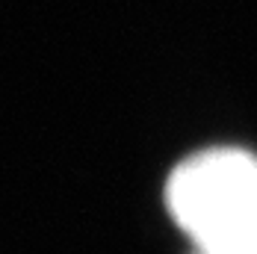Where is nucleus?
<instances>
[{"label":"nucleus","instance_id":"obj_1","mask_svg":"<svg viewBox=\"0 0 257 254\" xmlns=\"http://www.w3.org/2000/svg\"><path fill=\"white\" fill-rule=\"evenodd\" d=\"M166 198L201 254H257V157L195 154L175 169Z\"/></svg>","mask_w":257,"mask_h":254}]
</instances>
